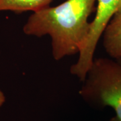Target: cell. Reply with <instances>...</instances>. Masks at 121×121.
Wrapping results in <instances>:
<instances>
[{
	"label": "cell",
	"mask_w": 121,
	"mask_h": 121,
	"mask_svg": "<svg viewBox=\"0 0 121 121\" xmlns=\"http://www.w3.org/2000/svg\"><path fill=\"white\" fill-rule=\"evenodd\" d=\"M96 0H66L33 12L23 26L26 35L51 39L55 60L79 52L91 28L89 17L96 11Z\"/></svg>",
	"instance_id": "cell-1"
},
{
	"label": "cell",
	"mask_w": 121,
	"mask_h": 121,
	"mask_svg": "<svg viewBox=\"0 0 121 121\" xmlns=\"http://www.w3.org/2000/svg\"><path fill=\"white\" fill-rule=\"evenodd\" d=\"M79 95L95 108L111 107L115 115L110 121H121V64L106 57L94 59L83 81Z\"/></svg>",
	"instance_id": "cell-2"
},
{
	"label": "cell",
	"mask_w": 121,
	"mask_h": 121,
	"mask_svg": "<svg viewBox=\"0 0 121 121\" xmlns=\"http://www.w3.org/2000/svg\"><path fill=\"white\" fill-rule=\"evenodd\" d=\"M121 9V0H96L94 19L91 22L88 37L79 52L77 62L70 67V73L83 82L94 59V52L99 39L109 22Z\"/></svg>",
	"instance_id": "cell-3"
},
{
	"label": "cell",
	"mask_w": 121,
	"mask_h": 121,
	"mask_svg": "<svg viewBox=\"0 0 121 121\" xmlns=\"http://www.w3.org/2000/svg\"><path fill=\"white\" fill-rule=\"evenodd\" d=\"M103 47L110 58H121V9L112 17L102 34Z\"/></svg>",
	"instance_id": "cell-4"
},
{
	"label": "cell",
	"mask_w": 121,
	"mask_h": 121,
	"mask_svg": "<svg viewBox=\"0 0 121 121\" xmlns=\"http://www.w3.org/2000/svg\"><path fill=\"white\" fill-rule=\"evenodd\" d=\"M52 0H0V12L11 11L22 13L28 11L33 12L48 8Z\"/></svg>",
	"instance_id": "cell-5"
},
{
	"label": "cell",
	"mask_w": 121,
	"mask_h": 121,
	"mask_svg": "<svg viewBox=\"0 0 121 121\" xmlns=\"http://www.w3.org/2000/svg\"><path fill=\"white\" fill-rule=\"evenodd\" d=\"M5 102V95L4 94V92L0 90V107L3 106Z\"/></svg>",
	"instance_id": "cell-6"
},
{
	"label": "cell",
	"mask_w": 121,
	"mask_h": 121,
	"mask_svg": "<svg viewBox=\"0 0 121 121\" xmlns=\"http://www.w3.org/2000/svg\"><path fill=\"white\" fill-rule=\"evenodd\" d=\"M117 61H118V62H119V63H120L121 64V58L118 59H117Z\"/></svg>",
	"instance_id": "cell-7"
}]
</instances>
